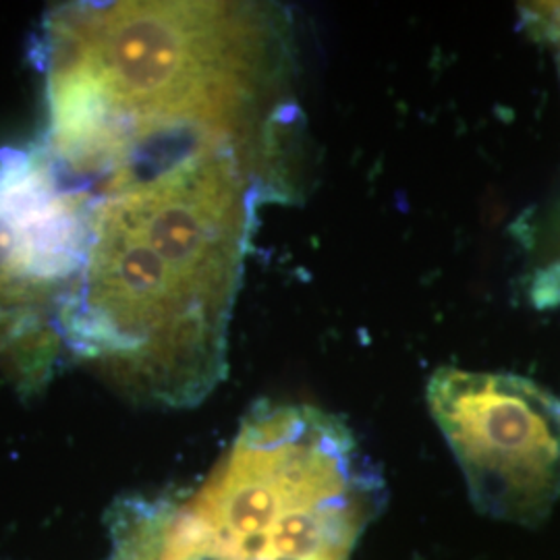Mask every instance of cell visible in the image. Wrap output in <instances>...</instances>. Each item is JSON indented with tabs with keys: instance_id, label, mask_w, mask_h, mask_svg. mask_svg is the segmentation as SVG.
Returning <instances> with one entry per match:
<instances>
[{
	"instance_id": "cell-1",
	"label": "cell",
	"mask_w": 560,
	"mask_h": 560,
	"mask_svg": "<svg viewBox=\"0 0 560 560\" xmlns=\"http://www.w3.org/2000/svg\"><path fill=\"white\" fill-rule=\"evenodd\" d=\"M287 162L277 150L210 148L104 180L62 349L133 400L206 399L226 372L256 210L289 191Z\"/></svg>"
},
{
	"instance_id": "cell-2",
	"label": "cell",
	"mask_w": 560,
	"mask_h": 560,
	"mask_svg": "<svg viewBox=\"0 0 560 560\" xmlns=\"http://www.w3.org/2000/svg\"><path fill=\"white\" fill-rule=\"evenodd\" d=\"M279 11L249 2H73L42 23L44 152L104 180L164 154L284 148L300 122Z\"/></svg>"
},
{
	"instance_id": "cell-3",
	"label": "cell",
	"mask_w": 560,
	"mask_h": 560,
	"mask_svg": "<svg viewBox=\"0 0 560 560\" xmlns=\"http://www.w3.org/2000/svg\"><path fill=\"white\" fill-rule=\"evenodd\" d=\"M358 444L351 432L293 441L243 428L191 494L156 497V532L168 560H349L358 529L320 490Z\"/></svg>"
},
{
	"instance_id": "cell-4",
	"label": "cell",
	"mask_w": 560,
	"mask_h": 560,
	"mask_svg": "<svg viewBox=\"0 0 560 560\" xmlns=\"http://www.w3.org/2000/svg\"><path fill=\"white\" fill-rule=\"evenodd\" d=\"M94 194L42 145L0 156V368L20 388L48 381L81 270Z\"/></svg>"
},
{
	"instance_id": "cell-5",
	"label": "cell",
	"mask_w": 560,
	"mask_h": 560,
	"mask_svg": "<svg viewBox=\"0 0 560 560\" xmlns=\"http://www.w3.org/2000/svg\"><path fill=\"white\" fill-rule=\"evenodd\" d=\"M432 416L486 515L534 525L560 497V399L536 382L439 370Z\"/></svg>"
}]
</instances>
